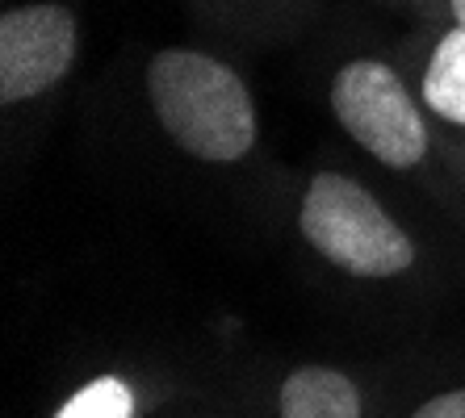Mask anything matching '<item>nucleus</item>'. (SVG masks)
<instances>
[{
    "label": "nucleus",
    "instance_id": "f257e3e1",
    "mask_svg": "<svg viewBox=\"0 0 465 418\" xmlns=\"http://www.w3.org/2000/svg\"><path fill=\"white\" fill-rule=\"evenodd\" d=\"M147 97L181 151L206 163H235L256 142L248 84L223 59L202 51H160L147 63Z\"/></svg>",
    "mask_w": 465,
    "mask_h": 418
},
{
    "label": "nucleus",
    "instance_id": "f03ea898",
    "mask_svg": "<svg viewBox=\"0 0 465 418\" xmlns=\"http://www.w3.org/2000/svg\"><path fill=\"white\" fill-rule=\"evenodd\" d=\"M298 226L306 243L348 277L386 280L415 264V243L407 230L381 209L365 184L340 172H319L311 180Z\"/></svg>",
    "mask_w": 465,
    "mask_h": 418
},
{
    "label": "nucleus",
    "instance_id": "7ed1b4c3",
    "mask_svg": "<svg viewBox=\"0 0 465 418\" xmlns=\"http://www.w3.org/2000/svg\"><path fill=\"white\" fill-rule=\"evenodd\" d=\"M331 109L348 139L386 168H415L428 155V122L402 75L381 59H352L331 80Z\"/></svg>",
    "mask_w": 465,
    "mask_h": 418
},
{
    "label": "nucleus",
    "instance_id": "20e7f679",
    "mask_svg": "<svg viewBox=\"0 0 465 418\" xmlns=\"http://www.w3.org/2000/svg\"><path fill=\"white\" fill-rule=\"evenodd\" d=\"M76 17L64 5H22L0 17V101L17 105L72 72Z\"/></svg>",
    "mask_w": 465,
    "mask_h": 418
},
{
    "label": "nucleus",
    "instance_id": "39448f33",
    "mask_svg": "<svg viewBox=\"0 0 465 418\" xmlns=\"http://www.w3.org/2000/svg\"><path fill=\"white\" fill-rule=\"evenodd\" d=\"M282 418H361V389L323 365L293 368L282 385Z\"/></svg>",
    "mask_w": 465,
    "mask_h": 418
},
{
    "label": "nucleus",
    "instance_id": "423d86ee",
    "mask_svg": "<svg viewBox=\"0 0 465 418\" xmlns=\"http://www.w3.org/2000/svg\"><path fill=\"white\" fill-rule=\"evenodd\" d=\"M420 97L428 101V109L436 118L465 130V30L461 25H453L432 46L420 80Z\"/></svg>",
    "mask_w": 465,
    "mask_h": 418
},
{
    "label": "nucleus",
    "instance_id": "0eeeda50",
    "mask_svg": "<svg viewBox=\"0 0 465 418\" xmlns=\"http://www.w3.org/2000/svg\"><path fill=\"white\" fill-rule=\"evenodd\" d=\"M54 418H134V394L118 376H97Z\"/></svg>",
    "mask_w": 465,
    "mask_h": 418
},
{
    "label": "nucleus",
    "instance_id": "6e6552de",
    "mask_svg": "<svg viewBox=\"0 0 465 418\" xmlns=\"http://www.w3.org/2000/svg\"><path fill=\"white\" fill-rule=\"evenodd\" d=\"M411 418H465V389H449V394L428 397Z\"/></svg>",
    "mask_w": 465,
    "mask_h": 418
},
{
    "label": "nucleus",
    "instance_id": "1a4fd4ad",
    "mask_svg": "<svg viewBox=\"0 0 465 418\" xmlns=\"http://www.w3.org/2000/svg\"><path fill=\"white\" fill-rule=\"evenodd\" d=\"M449 5H453V17H457V25H461V30H465V0H449Z\"/></svg>",
    "mask_w": 465,
    "mask_h": 418
}]
</instances>
